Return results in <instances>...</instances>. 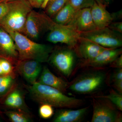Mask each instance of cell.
Here are the masks:
<instances>
[{"label": "cell", "mask_w": 122, "mask_h": 122, "mask_svg": "<svg viewBox=\"0 0 122 122\" xmlns=\"http://www.w3.org/2000/svg\"><path fill=\"white\" fill-rule=\"evenodd\" d=\"M95 97L101 98L108 99L114 104L119 110L122 111V94L112 90L109 94L105 96H97Z\"/></svg>", "instance_id": "cell-21"}, {"label": "cell", "mask_w": 122, "mask_h": 122, "mask_svg": "<svg viewBox=\"0 0 122 122\" xmlns=\"http://www.w3.org/2000/svg\"><path fill=\"white\" fill-rule=\"evenodd\" d=\"M69 1V0H49L45 8V13L52 18Z\"/></svg>", "instance_id": "cell-20"}, {"label": "cell", "mask_w": 122, "mask_h": 122, "mask_svg": "<svg viewBox=\"0 0 122 122\" xmlns=\"http://www.w3.org/2000/svg\"><path fill=\"white\" fill-rule=\"evenodd\" d=\"M9 8V3L8 2L0 3V21L5 16Z\"/></svg>", "instance_id": "cell-27"}, {"label": "cell", "mask_w": 122, "mask_h": 122, "mask_svg": "<svg viewBox=\"0 0 122 122\" xmlns=\"http://www.w3.org/2000/svg\"><path fill=\"white\" fill-rule=\"evenodd\" d=\"M39 82L59 90L64 93L68 88V82L55 76L46 66L43 67L39 78Z\"/></svg>", "instance_id": "cell-17"}, {"label": "cell", "mask_w": 122, "mask_h": 122, "mask_svg": "<svg viewBox=\"0 0 122 122\" xmlns=\"http://www.w3.org/2000/svg\"><path fill=\"white\" fill-rule=\"evenodd\" d=\"M13 83V79L10 75L0 77V94L7 92L12 86Z\"/></svg>", "instance_id": "cell-23"}, {"label": "cell", "mask_w": 122, "mask_h": 122, "mask_svg": "<svg viewBox=\"0 0 122 122\" xmlns=\"http://www.w3.org/2000/svg\"><path fill=\"white\" fill-rule=\"evenodd\" d=\"M5 103L8 106L14 109L23 110L25 108L23 95L18 90L12 91L6 98Z\"/></svg>", "instance_id": "cell-19"}, {"label": "cell", "mask_w": 122, "mask_h": 122, "mask_svg": "<svg viewBox=\"0 0 122 122\" xmlns=\"http://www.w3.org/2000/svg\"><path fill=\"white\" fill-rule=\"evenodd\" d=\"M80 33L81 37L89 39L104 48L113 49L121 48L122 46V34L108 27Z\"/></svg>", "instance_id": "cell-7"}, {"label": "cell", "mask_w": 122, "mask_h": 122, "mask_svg": "<svg viewBox=\"0 0 122 122\" xmlns=\"http://www.w3.org/2000/svg\"><path fill=\"white\" fill-rule=\"evenodd\" d=\"M0 63L4 74L9 75L12 73L13 72L12 66L9 61L6 59H1Z\"/></svg>", "instance_id": "cell-26"}, {"label": "cell", "mask_w": 122, "mask_h": 122, "mask_svg": "<svg viewBox=\"0 0 122 122\" xmlns=\"http://www.w3.org/2000/svg\"><path fill=\"white\" fill-rule=\"evenodd\" d=\"M0 50L8 61H17L18 60V53L15 43L10 34L0 26Z\"/></svg>", "instance_id": "cell-14"}, {"label": "cell", "mask_w": 122, "mask_h": 122, "mask_svg": "<svg viewBox=\"0 0 122 122\" xmlns=\"http://www.w3.org/2000/svg\"><path fill=\"white\" fill-rule=\"evenodd\" d=\"M30 96L41 104H47L60 108H77L83 105L84 100L69 97L59 90L35 82L29 87Z\"/></svg>", "instance_id": "cell-1"}, {"label": "cell", "mask_w": 122, "mask_h": 122, "mask_svg": "<svg viewBox=\"0 0 122 122\" xmlns=\"http://www.w3.org/2000/svg\"><path fill=\"white\" fill-rule=\"evenodd\" d=\"M106 74L101 71H92L84 73L77 78L68 89L79 94H86L98 90L105 83Z\"/></svg>", "instance_id": "cell-4"}, {"label": "cell", "mask_w": 122, "mask_h": 122, "mask_svg": "<svg viewBox=\"0 0 122 122\" xmlns=\"http://www.w3.org/2000/svg\"><path fill=\"white\" fill-rule=\"evenodd\" d=\"M46 39L54 44H66L74 49L81 38L80 33L69 25H63L56 23L49 31Z\"/></svg>", "instance_id": "cell-8"}, {"label": "cell", "mask_w": 122, "mask_h": 122, "mask_svg": "<svg viewBox=\"0 0 122 122\" xmlns=\"http://www.w3.org/2000/svg\"><path fill=\"white\" fill-rule=\"evenodd\" d=\"M9 3V11L0 21V26L8 32L24 34L26 19L33 8L26 0H12Z\"/></svg>", "instance_id": "cell-3"}, {"label": "cell", "mask_w": 122, "mask_h": 122, "mask_svg": "<svg viewBox=\"0 0 122 122\" xmlns=\"http://www.w3.org/2000/svg\"><path fill=\"white\" fill-rule=\"evenodd\" d=\"M41 63L32 59L18 60L17 62V69L26 81L32 84L36 82L41 72Z\"/></svg>", "instance_id": "cell-12"}, {"label": "cell", "mask_w": 122, "mask_h": 122, "mask_svg": "<svg viewBox=\"0 0 122 122\" xmlns=\"http://www.w3.org/2000/svg\"><path fill=\"white\" fill-rule=\"evenodd\" d=\"M112 80L113 82L122 81V68H116L112 74Z\"/></svg>", "instance_id": "cell-28"}, {"label": "cell", "mask_w": 122, "mask_h": 122, "mask_svg": "<svg viewBox=\"0 0 122 122\" xmlns=\"http://www.w3.org/2000/svg\"><path fill=\"white\" fill-rule=\"evenodd\" d=\"M122 48H106L93 60L86 62L85 64L93 68H102L111 64L122 54Z\"/></svg>", "instance_id": "cell-15"}, {"label": "cell", "mask_w": 122, "mask_h": 122, "mask_svg": "<svg viewBox=\"0 0 122 122\" xmlns=\"http://www.w3.org/2000/svg\"><path fill=\"white\" fill-rule=\"evenodd\" d=\"M91 12L96 29L107 27L113 21L111 14L107 10L105 4L98 3L95 0L91 7Z\"/></svg>", "instance_id": "cell-13"}, {"label": "cell", "mask_w": 122, "mask_h": 122, "mask_svg": "<svg viewBox=\"0 0 122 122\" xmlns=\"http://www.w3.org/2000/svg\"><path fill=\"white\" fill-rule=\"evenodd\" d=\"M89 107L77 110L71 108H62L57 112L53 122H79L83 120L88 111Z\"/></svg>", "instance_id": "cell-16"}, {"label": "cell", "mask_w": 122, "mask_h": 122, "mask_svg": "<svg viewBox=\"0 0 122 122\" xmlns=\"http://www.w3.org/2000/svg\"><path fill=\"white\" fill-rule=\"evenodd\" d=\"M7 115L12 122H28L31 121L30 118L28 115L20 111L8 112Z\"/></svg>", "instance_id": "cell-22"}, {"label": "cell", "mask_w": 122, "mask_h": 122, "mask_svg": "<svg viewBox=\"0 0 122 122\" xmlns=\"http://www.w3.org/2000/svg\"><path fill=\"white\" fill-rule=\"evenodd\" d=\"M113 20L116 19H121L122 17V11H118L117 12L111 14Z\"/></svg>", "instance_id": "cell-33"}, {"label": "cell", "mask_w": 122, "mask_h": 122, "mask_svg": "<svg viewBox=\"0 0 122 122\" xmlns=\"http://www.w3.org/2000/svg\"><path fill=\"white\" fill-rule=\"evenodd\" d=\"M77 11L68 2L52 19L57 24L67 25L72 20Z\"/></svg>", "instance_id": "cell-18"}, {"label": "cell", "mask_w": 122, "mask_h": 122, "mask_svg": "<svg viewBox=\"0 0 122 122\" xmlns=\"http://www.w3.org/2000/svg\"><path fill=\"white\" fill-rule=\"evenodd\" d=\"M12 37L18 53V60L32 59L41 63L48 62L53 48L51 46L35 42L24 34L8 32Z\"/></svg>", "instance_id": "cell-2"}, {"label": "cell", "mask_w": 122, "mask_h": 122, "mask_svg": "<svg viewBox=\"0 0 122 122\" xmlns=\"http://www.w3.org/2000/svg\"><path fill=\"white\" fill-rule=\"evenodd\" d=\"M55 24L45 12L32 10L26 19L24 34L32 40L38 39L42 34L49 32Z\"/></svg>", "instance_id": "cell-5"}, {"label": "cell", "mask_w": 122, "mask_h": 122, "mask_svg": "<svg viewBox=\"0 0 122 122\" xmlns=\"http://www.w3.org/2000/svg\"><path fill=\"white\" fill-rule=\"evenodd\" d=\"M115 88L118 92L119 93H122V81H118L113 83Z\"/></svg>", "instance_id": "cell-32"}, {"label": "cell", "mask_w": 122, "mask_h": 122, "mask_svg": "<svg viewBox=\"0 0 122 122\" xmlns=\"http://www.w3.org/2000/svg\"><path fill=\"white\" fill-rule=\"evenodd\" d=\"M96 98V97H95ZM93 99V106L92 122H122V115L114 107L105 101Z\"/></svg>", "instance_id": "cell-9"}, {"label": "cell", "mask_w": 122, "mask_h": 122, "mask_svg": "<svg viewBox=\"0 0 122 122\" xmlns=\"http://www.w3.org/2000/svg\"><path fill=\"white\" fill-rule=\"evenodd\" d=\"M12 0H0V3L2 2H8L11 1Z\"/></svg>", "instance_id": "cell-36"}, {"label": "cell", "mask_w": 122, "mask_h": 122, "mask_svg": "<svg viewBox=\"0 0 122 122\" xmlns=\"http://www.w3.org/2000/svg\"><path fill=\"white\" fill-rule=\"evenodd\" d=\"M77 56L74 49L68 46L60 47L53 50L48 62L68 77L74 69Z\"/></svg>", "instance_id": "cell-6"}, {"label": "cell", "mask_w": 122, "mask_h": 122, "mask_svg": "<svg viewBox=\"0 0 122 122\" xmlns=\"http://www.w3.org/2000/svg\"><path fill=\"white\" fill-rule=\"evenodd\" d=\"M95 1H96V2H98V3H102V4H105L104 0H95Z\"/></svg>", "instance_id": "cell-35"}, {"label": "cell", "mask_w": 122, "mask_h": 122, "mask_svg": "<svg viewBox=\"0 0 122 122\" xmlns=\"http://www.w3.org/2000/svg\"><path fill=\"white\" fill-rule=\"evenodd\" d=\"M53 107L47 104H42L39 109V114L42 118L47 119L52 116L54 114Z\"/></svg>", "instance_id": "cell-25"}, {"label": "cell", "mask_w": 122, "mask_h": 122, "mask_svg": "<svg viewBox=\"0 0 122 122\" xmlns=\"http://www.w3.org/2000/svg\"><path fill=\"white\" fill-rule=\"evenodd\" d=\"M107 27L115 32L122 34V22H112Z\"/></svg>", "instance_id": "cell-29"}, {"label": "cell", "mask_w": 122, "mask_h": 122, "mask_svg": "<svg viewBox=\"0 0 122 122\" xmlns=\"http://www.w3.org/2000/svg\"><path fill=\"white\" fill-rule=\"evenodd\" d=\"M67 25L71 26L80 33L90 32L96 29L92 17L91 8L78 10Z\"/></svg>", "instance_id": "cell-10"}, {"label": "cell", "mask_w": 122, "mask_h": 122, "mask_svg": "<svg viewBox=\"0 0 122 122\" xmlns=\"http://www.w3.org/2000/svg\"><path fill=\"white\" fill-rule=\"evenodd\" d=\"M111 66L116 68H122V55H119L111 64Z\"/></svg>", "instance_id": "cell-31"}, {"label": "cell", "mask_w": 122, "mask_h": 122, "mask_svg": "<svg viewBox=\"0 0 122 122\" xmlns=\"http://www.w3.org/2000/svg\"><path fill=\"white\" fill-rule=\"evenodd\" d=\"M49 0H45V1H44V3H43V5H42V6L41 8L43 9H45L46 5V4H47V2H48Z\"/></svg>", "instance_id": "cell-34"}, {"label": "cell", "mask_w": 122, "mask_h": 122, "mask_svg": "<svg viewBox=\"0 0 122 122\" xmlns=\"http://www.w3.org/2000/svg\"><path fill=\"white\" fill-rule=\"evenodd\" d=\"M33 8H40L45 1V0H26Z\"/></svg>", "instance_id": "cell-30"}, {"label": "cell", "mask_w": 122, "mask_h": 122, "mask_svg": "<svg viewBox=\"0 0 122 122\" xmlns=\"http://www.w3.org/2000/svg\"><path fill=\"white\" fill-rule=\"evenodd\" d=\"M104 0L105 4H106L107 5L110 4L112 0Z\"/></svg>", "instance_id": "cell-37"}, {"label": "cell", "mask_w": 122, "mask_h": 122, "mask_svg": "<svg viewBox=\"0 0 122 122\" xmlns=\"http://www.w3.org/2000/svg\"><path fill=\"white\" fill-rule=\"evenodd\" d=\"M3 74H4V73H3V71H2L0 63V75H2Z\"/></svg>", "instance_id": "cell-38"}, {"label": "cell", "mask_w": 122, "mask_h": 122, "mask_svg": "<svg viewBox=\"0 0 122 122\" xmlns=\"http://www.w3.org/2000/svg\"><path fill=\"white\" fill-rule=\"evenodd\" d=\"M95 0H69L68 2L77 11L85 8H91Z\"/></svg>", "instance_id": "cell-24"}, {"label": "cell", "mask_w": 122, "mask_h": 122, "mask_svg": "<svg viewBox=\"0 0 122 122\" xmlns=\"http://www.w3.org/2000/svg\"><path fill=\"white\" fill-rule=\"evenodd\" d=\"M106 48L81 37L74 50L77 56L86 62L93 60Z\"/></svg>", "instance_id": "cell-11"}]
</instances>
